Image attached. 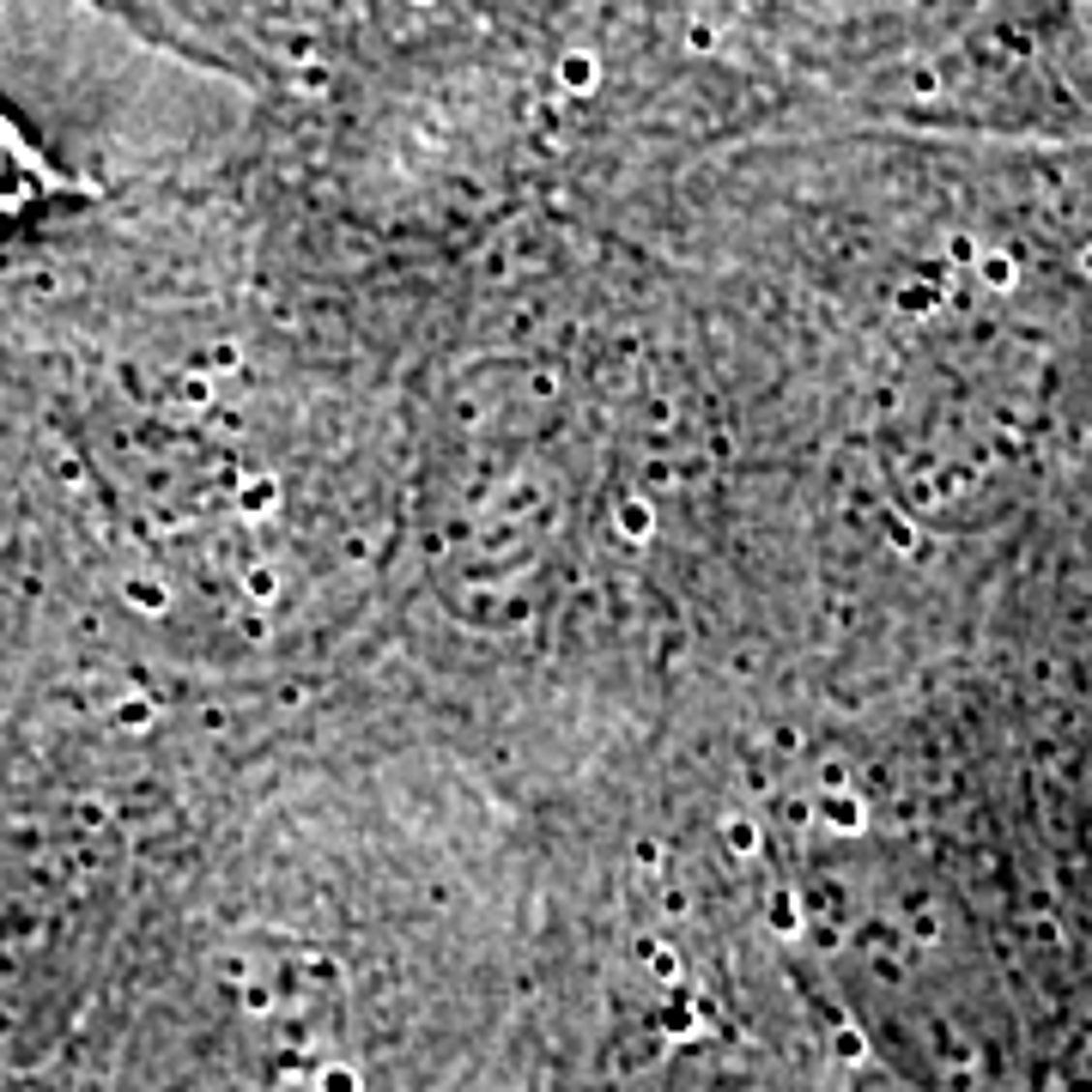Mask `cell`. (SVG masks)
Masks as SVG:
<instances>
[{"label": "cell", "mask_w": 1092, "mask_h": 1092, "mask_svg": "<svg viewBox=\"0 0 1092 1092\" xmlns=\"http://www.w3.org/2000/svg\"><path fill=\"white\" fill-rule=\"evenodd\" d=\"M322 1092H358V1075H347V1068H334V1075L322 1080Z\"/></svg>", "instance_id": "6da1fadb"}]
</instances>
